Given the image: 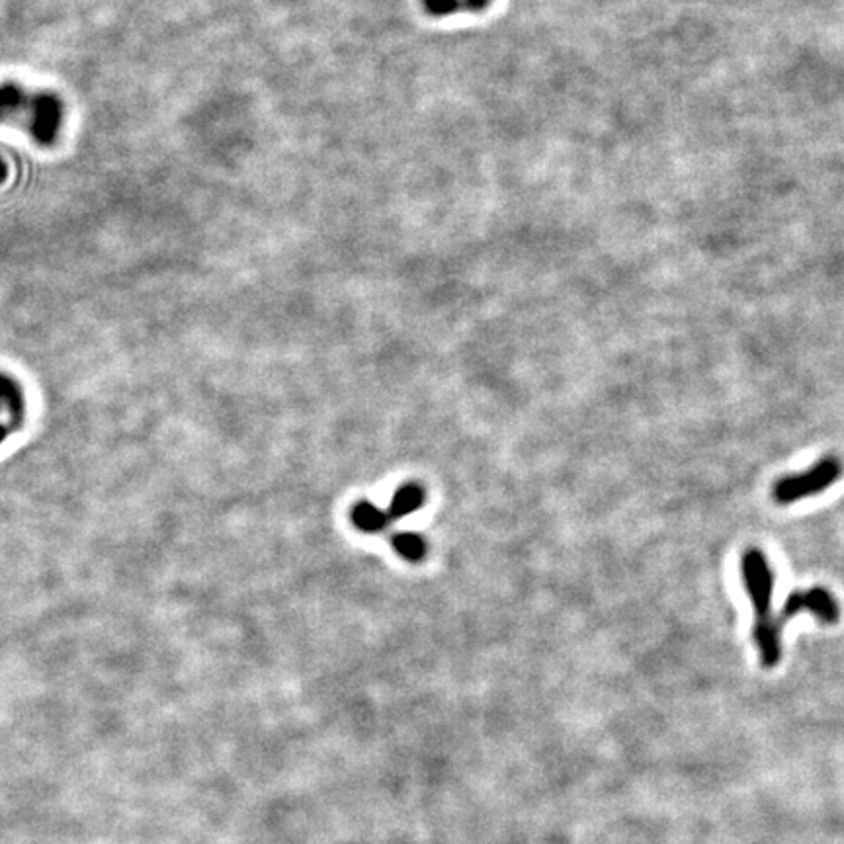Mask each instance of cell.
Segmentation results:
<instances>
[{
  "instance_id": "cell-8",
  "label": "cell",
  "mask_w": 844,
  "mask_h": 844,
  "mask_svg": "<svg viewBox=\"0 0 844 844\" xmlns=\"http://www.w3.org/2000/svg\"><path fill=\"white\" fill-rule=\"evenodd\" d=\"M393 548L401 557L409 561H419L426 553V542L415 532H401L393 538Z\"/></svg>"
},
{
  "instance_id": "cell-7",
  "label": "cell",
  "mask_w": 844,
  "mask_h": 844,
  "mask_svg": "<svg viewBox=\"0 0 844 844\" xmlns=\"http://www.w3.org/2000/svg\"><path fill=\"white\" fill-rule=\"evenodd\" d=\"M30 100L26 92L16 85L0 86V122H6L20 114Z\"/></svg>"
},
{
  "instance_id": "cell-3",
  "label": "cell",
  "mask_w": 844,
  "mask_h": 844,
  "mask_svg": "<svg viewBox=\"0 0 844 844\" xmlns=\"http://www.w3.org/2000/svg\"><path fill=\"white\" fill-rule=\"evenodd\" d=\"M803 612L815 616L821 624H827V626L837 624L839 622V616H841L837 598L831 592L821 589V587H813V589H807V591L792 592L786 598L784 608H782V614L776 618V622L784 630V626L792 618L800 616Z\"/></svg>"
},
{
  "instance_id": "cell-4",
  "label": "cell",
  "mask_w": 844,
  "mask_h": 844,
  "mask_svg": "<svg viewBox=\"0 0 844 844\" xmlns=\"http://www.w3.org/2000/svg\"><path fill=\"white\" fill-rule=\"evenodd\" d=\"M61 116V104L55 96L38 94L30 98V131L43 145L55 141L61 127Z\"/></svg>"
},
{
  "instance_id": "cell-9",
  "label": "cell",
  "mask_w": 844,
  "mask_h": 844,
  "mask_svg": "<svg viewBox=\"0 0 844 844\" xmlns=\"http://www.w3.org/2000/svg\"><path fill=\"white\" fill-rule=\"evenodd\" d=\"M424 10L436 18H444L465 10L464 0H422Z\"/></svg>"
},
{
  "instance_id": "cell-2",
  "label": "cell",
  "mask_w": 844,
  "mask_h": 844,
  "mask_svg": "<svg viewBox=\"0 0 844 844\" xmlns=\"http://www.w3.org/2000/svg\"><path fill=\"white\" fill-rule=\"evenodd\" d=\"M843 475V464L839 458L829 456L811 465L803 473L786 475L776 481L774 485V501L778 505H794L807 497H815L827 489H831Z\"/></svg>"
},
{
  "instance_id": "cell-1",
  "label": "cell",
  "mask_w": 844,
  "mask_h": 844,
  "mask_svg": "<svg viewBox=\"0 0 844 844\" xmlns=\"http://www.w3.org/2000/svg\"><path fill=\"white\" fill-rule=\"evenodd\" d=\"M743 585L755 608V630L753 639L759 649L760 663L766 669L776 667L782 661V628L772 614L774 594V573L768 557L757 548L747 549L741 559Z\"/></svg>"
},
{
  "instance_id": "cell-6",
  "label": "cell",
  "mask_w": 844,
  "mask_h": 844,
  "mask_svg": "<svg viewBox=\"0 0 844 844\" xmlns=\"http://www.w3.org/2000/svg\"><path fill=\"white\" fill-rule=\"evenodd\" d=\"M352 520L362 532L378 534L387 526L389 514L383 512L376 505H372V503H360V505H356L354 512H352Z\"/></svg>"
},
{
  "instance_id": "cell-10",
  "label": "cell",
  "mask_w": 844,
  "mask_h": 844,
  "mask_svg": "<svg viewBox=\"0 0 844 844\" xmlns=\"http://www.w3.org/2000/svg\"><path fill=\"white\" fill-rule=\"evenodd\" d=\"M491 4V0H464L465 10L469 12H481Z\"/></svg>"
},
{
  "instance_id": "cell-5",
  "label": "cell",
  "mask_w": 844,
  "mask_h": 844,
  "mask_svg": "<svg viewBox=\"0 0 844 844\" xmlns=\"http://www.w3.org/2000/svg\"><path fill=\"white\" fill-rule=\"evenodd\" d=\"M422 505H424V491L417 483H409V485H403L395 493L387 514H389V518L401 520V518L413 514L415 510H419Z\"/></svg>"
}]
</instances>
